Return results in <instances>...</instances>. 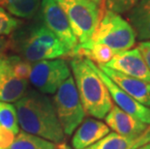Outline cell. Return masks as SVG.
<instances>
[{
	"label": "cell",
	"instance_id": "cell-1",
	"mask_svg": "<svg viewBox=\"0 0 150 149\" xmlns=\"http://www.w3.org/2000/svg\"><path fill=\"white\" fill-rule=\"evenodd\" d=\"M18 126L22 131L60 143L65 135L57 118L52 101L36 90H28L15 105Z\"/></svg>",
	"mask_w": 150,
	"mask_h": 149
},
{
	"label": "cell",
	"instance_id": "cell-2",
	"mask_svg": "<svg viewBox=\"0 0 150 149\" xmlns=\"http://www.w3.org/2000/svg\"><path fill=\"white\" fill-rule=\"evenodd\" d=\"M75 84L85 114L105 118L112 107V100L104 81L90 60L75 57L70 61Z\"/></svg>",
	"mask_w": 150,
	"mask_h": 149
},
{
	"label": "cell",
	"instance_id": "cell-3",
	"mask_svg": "<svg viewBox=\"0 0 150 149\" xmlns=\"http://www.w3.org/2000/svg\"><path fill=\"white\" fill-rule=\"evenodd\" d=\"M11 47L20 57L30 63L70 54L68 49L43 23H34L18 30L12 38Z\"/></svg>",
	"mask_w": 150,
	"mask_h": 149
},
{
	"label": "cell",
	"instance_id": "cell-4",
	"mask_svg": "<svg viewBox=\"0 0 150 149\" xmlns=\"http://www.w3.org/2000/svg\"><path fill=\"white\" fill-rule=\"evenodd\" d=\"M136 39L135 31L128 21L116 13L107 10L100 18L90 41L121 52L134 47Z\"/></svg>",
	"mask_w": 150,
	"mask_h": 149
},
{
	"label": "cell",
	"instance_id": "cell-5",
	"mask_svg": "<svg viewBox=\"0 0 150 149\" xmlns=\"http://www.w3.org/2000/svg\"><path fill=\"white\" fill-rule=\"evenodd\" d=\"M69 20L79 44L87 43L101 18L99 5L91 0H55Z\"/></svg>",
	"mask_w": 150,
	"mask_h": 149
},
{
	"label": "cell",
	"instance_id": "cell-6",
	"mask_svg": "<svg viewBox=\"0 0 150 149\" xmlns=\"http://www.w3.org/2000/svg\"><path fill=\"white\" fill-rule=\"evenodd\" d=\"M52 104L64 135L74 134L76 129L83 121L85 112L72 76L54 93Z\"/></svg>",
	"mask_w": 150,
	"mask_h": 149
},
{
	"label": "cell",
	"instance_id": "cell-7",
	"mask_svg": "<svg viewBox=\"0 0 150 149\" xmlns=\"http://www.w3.org/2000/svg\"><path fill=\"white\" fill-rule=\"evenodd\" d=\"M71 76L69 64L64 59L42 60L32 64L29 81L43 94H54Z\"/></svg>",
	"mask_w": 150,
	"mask_h": 149
},
{
	"label": "cell",
	"instance_id": "cell-8",
	"mask_svg": "<svg viewBox=\"0 0 150 149\" xmlns=\"http://www.w3.org/2000/svg\"><path fill=\"white\" fill-rule=\"evenodd\" d=\"M41 17L43 23L61 41L72 55L79 42L73 33L68 18L58 3L55 0H42Z\"/></svg>",
	"mask_w": 150,
	"mask_h": 149
},
{
	"label": "cell",
	"instance_id": "cell-9",
	"mask_svg": "<svg viewBox=\"0 0 150 149\" xmlns=\"http://www.w3.org/2000/svg\"><path fill=\"white\" fill-rule=\"evenodd\" d=\"M93 67L99 75V77L101 78V80L104 81L105 85L107 86L111 100L115 103V106L124 110L125 112L138 118L144 124L150 125V107L139 104L138 101H136L126 92H124L102 70L99 69L95 63H93Z\"/></svg>",
	"mask_w": 150,
	"mask_h": 149
},
{
	"label": "cell",
	"instance_id": "cell-10",
	"mask_svg": "<svg viewBox=\"0 0 150 149\" xmlns=\"http://www.w3.org/2000/svg\"><path fill=\"white\" fill-rule=\"evenodd\" d=\"M104 66L150 83V70L137 47L116 53L113 58Z\"/></svg>",
	"mask_w": 150,
	"mask_h": 149
},
{
	"label": "cell",
	"instance_id": "cell-11",
	"mask_svg": "<svg viewBox=\"0 0 150 149\" xmlns=\"http://www.w3.org/2000/svg\"><path fill=\"white\" fill-rule=\"evenodd\" d=\"M98 67L124 92H126L136 101H138L139 104L150 107L149 82L121 74V73L111 70L104 65H98Z\"/></svg>",
	"mask_w": 150,
	"mask_h": 149
},
{
	"label": "cell",
	"instance_id": "cell-12",
	"mask_svg": "<svg viewBox=\"0 0 150 149\" xmlns=\"http://www.w3.org/2000/svg\"><path fill=\"white\" fill-rule=\"evenodd\" d=\"M105 121L114 133L125 137H138L147 130L148 126L138 118L125 112L115 105L105 116Z\"/></svg>",
	"mask_w": 150,
	"mask_h": 149
},
{
	"label": "cell",
	"instance_id": "cell-13",
	"mask_svg": "<svg viewBox=\"0 0 150 149\" xmlns=\"http://www.w3.org/2000/svg\"><path fill=\"white\" fill-rule=\"evenodd\" d=\"M110 133V129L106 123L95 118L83 119L74 132L72 138V145L75 149H84L100 139L105 138Z\"/></svg>",
	"mask_w": 150,
	"mask_h": 149
},
{
	"label": "cell",
	"instance_id": "cell-14",
	"mask_svg": "<svg viewBox=\"0 0 150 149\" xmlns=\"http://www.w3.org/2000/svg\"><path fill=\"white\" fill-rule=\"evenodd\" d=\"M150 142V126L138 137H125L111 132L96 143L84 149H137Z\"/></svg>",
	"mask_w": 150,
	"mask_h": 149
},
{
	"label": "cell",
	"instance_id": "cell-15",
	"mask_svg": "<svg viewBox=\"0 0 150 149\" xmlns=\"http://www.w3.org/2000/svg\"><path fill=\"white\" fill-rule=\"evenodd\" d=\"M128 20L139 41H150V0H139L129 12Z\"/></svg>",
	"mask_w": 150,
	"mask_h": 149
},
{
	"label": "cell",
	"instance_id": "cell-16",
	"mask_svg": "<svg viewBox=\"0 0 150 149\" xmlns=\"http://www.w3.org/2000/svg\"><path fill=\"white\" fill-rule=\"evenodd\" d=\"M116 53L118 52H114L106 45L89 41L84 44H79L74 49L72 55L76 57H84L90 60L91 62L97 63L98 65H106L113 58Z\"/></svg>",
	"mask_w": 150,
	"mask_h": 149
},
{
	"label": "cell",
	"instance_id": "cell-17",
	"mask_svg": "<svg viewBox=\"0 0 150 149\" xmlns=\"http://www.w3.org/2000/svg\"><path fill=\"white\" fill-rule=\"evenodd\" d=\"M27 81L18 80L10 74L3 76L0 78V102H17L27 91Z\"/></svg>",
	"mask_w": 150,
	"mask_h": 149
},
{
	"label": "cell",
	"instance_id": "cell-18",
	"mask_svg": "<svg viewBox=\"0 0 150 149\" xmlns=\"http://www.w3.org/2000/svg\"><path fill=\"white\" fill-rule=\"evenodd\" d=\"M40 0H0V7L12 16L31 18L38 12Z\"/></svg>",
	"mask_w": 150,
	"mask_h": 149
},
{
	"label": "cell",
	"instance_id": "cell-19",
	"mask_svg": "<svg viewBox=\"0 0 150 149\" xmlns=\"http://www.w3.org/2000/svg\"><path fill=\"white\" fill-rule=\"evenodd\" d=\"M53 142L37 136L27 134L23 131L18 132L10 149H55Z\"/></svg>",
	"mask_w": 150,
	"mask_h": 149
},
{
	"label": "cell",
	"instance_id": "cell-20",
	"mask_svg": "<svg viewBox=\"0 0 150 149\" xmlns=\"http://www.w3.org/2000/svg\"><path fill=\"white\" fill-rule=\"evenodd\" d=\"M0 125L9 129L16 135L20 132L15 106L9 103L0 102Z\"/></svg>",
	"mask_w": 150,
	"mask_h": 149
},
{
	"label": "cell",
	"instance_id": "cell-21",
	"mask_svg": "<svg viewBox=\"0 0 150 149\" xmlns=\"http://www.w3.org/2000/svg\"><path fill=\"white\" fill-rule=\"evenodd\" d=\"M10 59V75L18 80H29L32 64L20 56H11Z\"/></svg>",
	"mask_w": 150,
	"mask_h": 149
},
{
	"label": "cell",
	"instance_id": "cell-22",
	"mask_svg": "<svg viewBox=\"0 0 150 149\" xmlns=\"http://www.w3.org/2000/svg\"><path fill=\"white\" fill-rule=\"evenodd\" d=\"M21 21L17 20L6 10L0 7V38L9 36L21 26Z\"/></svg>",
	"mask_w": 150,
	"mask_h": 149
},
{
	"label": "cell",
	"instance_id": "cell-23",
	"mask_svg": "<svg viewBox=\"0 0 150 149\" xmlns=\"http://www.w3.org/2000/svg\"><path fill=\"white\" fill-rule=\"evenodd\" d=\"M138 2L139 0H105L108 10L118 15L129 13Z\"/></svg>",
	"mask_w": 150,
	"mask_h": 149
},
{
	"label": "cell",
	"instance_id": "cell-24",
	"mask_svg": "<svg viewBox=\"0 0 150 149\" xmlns=\"http://www.w3.org/2000/svg\"><path fill=\"white\" fill-rule=\"evenodd\" d=\"M15 138L16 134L0 125V149H10Z\"/></svg>",
	"mask_w": 150,
	"mask_h": 149
},
{
	"label": "cell",
	"instance_id": "cell-25",
	"mask_svg": "<svg viewBox=\"0 0 150 149\" xmlns=\"http://www.w3.org/2000/svg\"><path fill=\"white\" fill-rule=\"evenodd\" d=\"M140 54L142 55L143 59L147 65V67L150 70V41H144V42H139V44L138 45V47H137Z\"/></svg>",
	"mask_w": 150,
	"mask_h": 149
},
{
	"label": "cell",
	"instance_id": "cell-26",
	"mask_svg": "<svg viewBox=\"0 0 150 149\" xmlns=\"http://www.w3.org/2000/svg\"><path fill=\"white\" fill-rule=\"evenodd\" d=\"M10 74V59L9 57H0V78Z\"/></svg>",
	"mask_w": 150,
	"mask_h": 149
},
{
	"label": "cell",
	"instance_id": "cell-27",
	"mask_svg": "<svg viewBox=\"0 0 150 149\" xmlns=\"http://www.w3.org/2000/svg\"><path fill=\"white\" fill-rule=\"evenodd\" d=\"M11 47V41L0 38V57H4L6 52Z\"/></svg>",
	"mask_w": 150,
	"mask_h": 149
},
{
	"label": "cell",
	"instance_id": "cell-28",
	"mask_svg": "<svg viewBox=\"0 0 150 149\" xmlns=\"http://www.w3.org/2000/svg\"><path fill=\"white\" fill-rule=\"evenodd\" d=\"M137 149H150V142H149V143H146L144 145H142V146H140V147L137 148Z\"/></svg>",
	"mask_w": 150,
	"mask_h": 149
},
{
	"label": "cell",
	"instance_id": "cell-29",
	"mask_svg": "<svg viewBox=\"0 0 150 149\" xmlns=\"http://www.w3.org/2000/svg\"><path fill=\"white\" fill-rule=\"evenodd\" d=\"M55 149H70V148L67 147L65 144H60V145H58V146H56Z\"/></svg>",
	"mask_w": 150,
	"mask_h": 149
},
{
	"label": "cell",
	"instance_id": "cell-30",
	"mask_svg": "<svg viewBox=\"0 0 150 149\" xmlns=\"http://www.w3.org/2000/svg\"><path fill=\"white\" fill-rule=\"evenodd\" d=\"M91 1H93L94 3H96L97 5H100L101 3H102V1H103V0H91Z\"/></svg>",
	"mask_w": 150,
	"mask_h": 149
}]
</instances>
